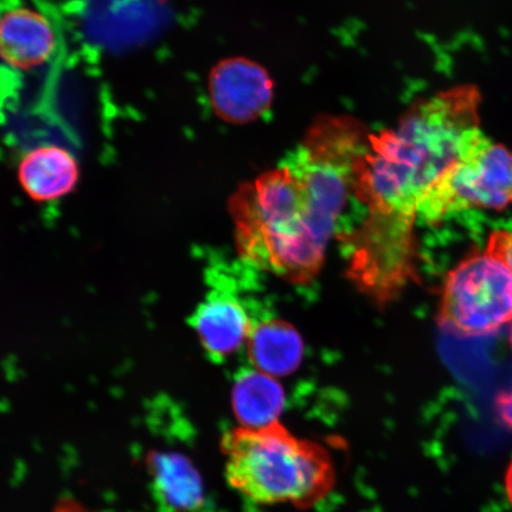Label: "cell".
<instances>
[{
  "mask_svg": "<svg viewBox=\"0 0 512 512\" xmlns=\"http://www.w3.org/2000/svg\"><path fill=\"white\" fill-rule=\"evenodd\" d=\"M233 406L241 427L258 430L271 426L284 411V389L273 376L258 369L243 371L235 382Z\"/></svg>",
  "mask_w": 512,
  "mask_h": 512,
  "instance_id": "7c38bea8",
  "label": "cell"
},
{
  "mask_svg": "<svg viewBox=\"0 0 512 512\" xmlns=\"http://www.w3.org/2000/svg\"><path fill=\"white\" fill-rule=\"evenodd\" d=\"M505 488H507V495L512 505V463L507 473V480H505Z\"/></svg>",
  "mask_w": 512,
  "mask_h": 512,
  "instance_id": "2e32d148",
  "label": "cell"
},
{
  "mask_svg": "<svg viewBox=\"0 0 512 512\" xmlns=\"http://www.w3.org/2000/svg\"><path fill=\"white\" fill-rule=\"evenodd\" d=\"M191 324L208 354L223 360L248 341L253 329L245 307L233 294L216 290L198 306Z\"/></svg>",
  "mask_w": 512,
  "mask_h": 512,
  "instance_id": "52a82bcc",
  "label": "cell"
},
{
  "mask_svg": "<svg viewBox=\"0 0 512 512\" xmlns=\"http://www.w3.org/2000/svg\"><path fill=\"white\" fill-rule=\"evenodd\" d=\"M512 322V273L488 253L460 262L448 274L441 297L439 323L454 335L494 334Z\"/></svg>",
  "mask_w": 512,
  "mask_h": 512,
  "instance_id": "277c9868",
  "label": "cell"
},
{
  "mask_svg": "<svg viewBox=\"0 0 512 512\" xmlns=\"http://www.w3.org/2000/svg\"><path fill=\"white\" fill-rule=\"evenodd\" d=\"M18 181L35 202H53L73 192L80 181L78 159L59 145H42L25 153Z\"/></svg>",
  "mask_w": 512,
  "mask_h": 512,
  "instance_id": "9c48e42d",
  "label": "cell"
},
{
  "mask_svg": "<svg viewBox=\"0 0 512 512\" xmlns=\"http://www.w3.org/2000/svg\"><path fill=\"white\" fill-rule=\"evenodd\" d=\"M486 253L502 261L512 273V232L511 230H496L492 233L486 247Z\"/></svg>",
  "mask_w": 512,
  "mask_h": 512,
  "instance_id": "4fadbf2b",
  "label": "cell"
},
{
  "mask_svg": "<svg viewBox=\"0 0 512 512\" xmlns=\"http://www.w3.org/2000/svg\"><path fill=\"white\" fill-rule=\"evenodd\" d=\"M479 104L477 87H453L413 106L394 130L371 133L355 187L366 216L344 235L348 274L362 291L393 296L416 278L419 208L485 136Z\"/></svg>",
  "mask_w": 512,
  "mask_h": 512,
  "instance_id": "6da1fadb",
  "label": "cell"
},
{
  "mask_svg": "<svg viewBox=\"0 0 512 512\" xmlns=\"http://www.w3.org/2000/svg\"><path fill=\"white\" fill-rule=\"evenodd\" d=\"M229 211L242 258L294 284L319 273L339 221L284 163L240 185Z\"/></svg>",
  "mask_w": 512,
  "mask_h": 512,
  "instance_id": "7a4b0ae2",
  "label": "cell"
},
{
  "mask_svg": "<svg viewBox=\"0 0 512 512\" xmlns=\"http://www.w3.org/2000/svg\"><path fill=\"white\" fill-rule=\"evenodd\" d=\"M228 483L258 504L313 507L335 483L324 447L298 439L279 422L264 428L238 427L224 435Z\"/></svg>",
  "mask_w": 512,
  "mask_h": 512,
  "instance_id": "3957f363",
  "label": "cell"
},
{
  "mask_svg": "<svg viewBox=\"0 0 512 512\" xmlns=\"http://www.w3.org/2000/svg\"><path fill=\"white\" fill-rule=\"evenodd\" d=\"M56 512H99V511H93L89 510L80 503H76L75 501H72V499H66V501L61 502L59 505H57Z\"/></svg>",
  "mask_w": 512,
  "mask_h": 512,
  "instance_id": "9a60e30c",
  "label": "cell"
},
{
  "mask_svg": "<svg viewBox=\"0 0 512 512\" xmlns=\"http://www.w3.org/2000/svg\"><path fill=\"white\" fill-rule=\"evenodd\" d=\"M508 206H512V149L484 136L428 192L418 219L435 224L467 208Z\"/></svg>",
  "mask_w": 512,
  "mask_h": 512,
  "instance_id": "5b68a950",
  "label": "cell"
},
{
  "mask_svg": "<svg viewBox=\"0 0 512 512\" xmlns=\"http://www.w3.org/2000/svg\"><path fill=\"white\" fill-rule=\"evenodd\" d=\"M510 343H511V347H512V325H511V331H510Z\"/></svg>",
  "mask_w": 512,
  "mask_h": 512,
  "instance_id": "e0dca14e",
  "label": "cell"
},
{
  "mask_svg": "<svg viewBox=\"0 0 512 512\" xmlns=\"http://www.w3.org/2000/svg\"><path fill=\"white\" fill-rule=\"evenodd\" d=\"M496 408L503 424L512 430V389L497 396Z\"/></svg>",
  "mask_w": 512,
  "mask_h": 512,
  "instance_id": "5bb4252c",
  "label": "cell"
},
{
  "mask_svg": "<svg viewBox=\"0 0 512 512\" xmlns=\"http://www.w3.org/2000/svg\"><path fill=\"white\" fill-rule=\"evenodd\" d=\"M209 98L217 117L230 124H247L268 111L273 82L264 67L233 57L221 61L209 75Z\"/></svg>",
  "mask_w": 512,
  "mask_h": 512,
  "instance_id": "8992f818",
  "label": "cell"
},
{
  "mask_svg": "<svg viewBox=\"0 0 512 512\" xmlns=\"http://www.w3.org/2000/svg\"><path fill=\"white\" fill-rule=\"evenodd\" d=\"M56 36L48 19L29 8L5 12L0 18V59L10 67L30 70L48 62Z\"/></svg>",
  "mask_w": 512,
  "mask_h": 512,
  "instance_id": "ba28073f",
  "label": "cell"
},
{
  "mask_svg": "<svg viewBox=\"0 0 512 512\" xmlns=\"http://www.w3.org/2000/svg\"><path fill=\"white\" fill-rule=\"evenodd\" d=\"M248 342L254 366L267 375L291 374L302 362L303 339L292 325L283 320H265L254 326Z\"/></svg>",
  "mask_w": 512,
  "mask_h": 512,
  "instance_id": "8fae6325",
  "label": "cell"
},
{
  "mask_svg": "<svg viewBox=\"0 0 512 512\" xmlns=\"http://www.w3.org/2000/svg\"><path fill=\"white\" fill-rule=\"evenodd\" d=\"M152 494L162 512H203L207 507L200 473L177 452L152 451L146 459Z\"/></svg>",
  "mask_w": 512,
  "mask_h": 512,
  "instance_id": "30bf717a",
  "label": "cell"
}]
</instances>
